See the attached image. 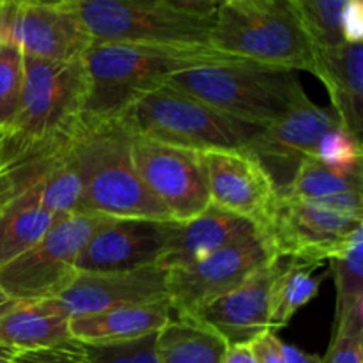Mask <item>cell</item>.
Masks as SVG:
<instances>
[{
    "label": "cell",
    "instance_id": "6da1fadb",
    "mask_svg": "<svg viewBox=\"0 0 363 363\" xmlns=\"http://www.w3.org/2000/svg\"><path fill=\"white\" fill-rule=\"evenodd\" d=\"M89 96L82 57L45 60L23 55L16 116L0 138V170L52 158L73 138Z\"/></svg>",
    "mask_w": 363,
    "mask_h": 363
},
{
    "label": "cell",
    "instance_id": "ffe728a7",
    "mask_svg": "<svg viewBox=\"0 0 363 363\" xmlns=\"http://www.w3.org/2000/svg\"><path fill=\"white\" fill-rule=\"evenodd\" d=\"M172 318L169 300L144 305H124L98 314L73 318L69 332L82 344H116L158 333Z\"/></svg>",
    "mask_w": 363,
    "mask_h": 363
},
{
    "label": "cell",
    "instance_id": "e0dca14e",
    "mask_svg": "<svg viewBox=\"0 0 363 363\" xmlns=\"http://www.w3.org/2000/svg\"><path fill=\"white\" fill-rule=\"evenodd\" d=\"M282 264L284 259H269L240 286L202 308L197 319L218 332L227 344L252 342L269 330V294Z\"/></svg>",
    "mask_w": 363,
    "mask_h": 363
},
{
    "label": "cell",
    "instance_id": "f1b7e54d",
    "mask_svg": "<svg viewBox=\"0 0 363 363\" xmlns=\"http://www.w3.org/2000/svg\"><path fill=\"white\" fill-rule=\"evenodd\" d=\"M23 87V53L13 43H0V130L9 128L16 116Z\"/></svg>",
    "mask_w": 363,
    "mask_h": 363
},
{
    "label": "cell",
    "instance_id": "603a6c76",
    "mask_svg": "<svg viewBox=\"0 0 363 363\" xmlns=\"http://www.w3.org/2000/svg\"><path fill=\"white\" fill-rule=\"evenodd\" d=\"M227 340L197 318H170L156 335L160 363H222Z\"/></svg>",
    "mask_w": 363,
    "mask_h": 363
},
{
    "label": "cell",
    "instance_id": "d4e9b609",
    "mask_svg": "<svg viewBox=\"0 0 363 363\" xmlns=\"http://www.w3.org/2000/svg\"><path fill=\"white\" fill-rule=\"evenodd\" d=\"M340 194H363L362 169H337L315 156L298 167L293 181L277 195L293 199H326Z\"/></svg>",
    "mask_w": 363,
    "mask_h": 363
},
{
    "label": "cell",
    "instance_id": "7402d4cb",
    "mask_svg": "<svg viewBox=\"0 0 363 363\" xmlns=\"http://www.w3.org/2000/svg\"><path fill=\"white\" fill-rule=\"evenodd\" d=\"M39 179L20 191L0 213V268L34 247L55 223L41 204Z\"/></svg>",
    "mask_w": 363,
    "mask_h": 363
},
{
    "label": "cell",
    "instance_id": "ee69618b",
    "mask_svg": "<svg viewBox=\"0 0 363 363\" xmlns=\"http://www.w3.org/2000/svg\"><path fill=\"white\" fill-rule=\"evenodd\" d=\"M0 138H2V130H0Z\"/></svg>",
    "mask_w": 363,
    "mask_h": 363
},
{
    "label": "cell",
    "instance_id": "8d00e7d4",
    "mask_svg": "<svg viewBox=\"0 0 363 363\" xmlns=\"http://www.w3.org/2000/svg\"><path fill=\"white\" fill-rule=\"evenodd\" d=\"M222 363H257V358H255L250 342L229 344Z\"/></svg>",
    "mask_w": 363,
    "mask_h": 363
},
{
    "label": "cell",
    "instance_id": "7c38bea8",
    "mask_svg": "<svg viewBox=\"0 0 363 363\" xmlns=\"http://www.w3.org/2000/svg\"><path fill=\"white\" fill-rule=\"evenodd\" d=\"M174 220L106 218L77 261V273H117L160 266L176 234Z\"/></svg>",
    "mask_w": 363,
    "mask_h": 363
},
{
    "label": "cell",
    "instance_id": "cb8c5ba5",
    "mask_svg": "<svg viewBox=\"0 0 363 363\" xmlns=\"http://www.w3.org/2000/svg\"><path fill=\"white\" fill-rule=\"evenodd\" d=\"M314 269L312 264L284 259L269 294V330L289 325L294 314L318 296L321 279L314 275Z\"/></svg>",
    "mask_w": 363,
    "mask_h": 363
},
{
    "label": "cell",
    "instance_id": "7bdbcfd3",
    "mask_svg": "<svg viewBox=\"0 0 363 363\" xmlns=\"http://www.w3.org/2000/svg\"><path fill=\"white\" fill-rule=\"evenodd\" d=\"M0 43H4V27H2V2H0Z\"/></svg>",
    "mask_w": 363,
    "mask_h": 363
},
{
    "label": "cell",
    "instance_id": "5b68a950",
    "mask_svg": "<svg viewBox=\"0 0 363 363\" xmlns=\"http://www.w3.org/2000/svg\"><path fill=\"white\" fill-rule=\"evenodd\" d=\"M167 82L218 112L259 128L282 119L307 98L298 71L248 60L188 69Z\"/></svg>",
    "mask_w": 363,
    "mask_h": 363
},
{
    "label": "cell",
    "instance_id": "9a60e30c",
    "mask_svg": "<svg viewBox=\"0 0 363 363\" xmlns=\"http://www.w3.org/2000/svg\"><path fill=\"white\" fill-rule=\"evenodd\" d=\"M209 202L261 227L277 199L269 174L247 149L202 152Z\"/></svg>",
    "mask_w": 363,
    "mask_h": 363
},
{
    "label": "cell",
    "instance_id": "60d3db41",
    "mask_svg": "<svg viewBox=\"0 0 363 363\" xmlns=\"http://www.w3.org/2000/svg\"><path fill=\"white\" fill-rule=\"evenodd\" d=\"M4 2H30V4H45V6H64L69 0H4Z\"/></svg>",
    "mask_w": 363,
    "mask_h": 363
},
{
    "label": "cell",
    "instance_id": "ac0fdd59",
    "mask_svg": "<svg viewBox=\"0 0 363 363\" xmlns=\"http://www.w3.org/2000/svg\"><path fill=\"white\" fill-rule=\"evenodd\" d=\"M314 77L330 94L339 123L362 140L363 135V41L315 46Z\"/></svg>",
    "mask_w": 363,
    "mask_h": 363
},
{
    "label": "cell",
    "instance_id": "4316f807",
    "mask_svg": "<svg viewBox=\"0 0 363 363\" xmlns=\"http://www.w3.org/2000/svg\"><path fill=\"white\" fill-rule=\"evenodd\" d=\"M328 262L335 284L333 321H339L363 305V227L354 230L346 247Z\"/></svg>",
    "mask_w": 363,
    "mask_h": 363
},
{
    "label": "cell",
    "instance_id": "b9f144b4",
    "mask_svg": "<svg viewBox=\"0 0 363 363\" xmlns=\"http://www.w3.org/2000/svg\"><path fill=\"white\" fill-rule=\"evenodd\" d=\"M16 353L18 351L13 350V347L0 346V363H9Z\"/></svg>",
    "mask_w": 363,
    "mask_h": 363
},
{
    "label": "cell",
    "instance_id": "d590c367",
    "mask_svg": "<svg viewBox=\"0 0 363 363\" xmlns=\"http://www.w3.org/2000/svg\"><path fill=\"white\" fill-rule=\"evenodd\" d=\"M250 344L255 358H257V363H284L282 340L279 339V335L273 330L261 333Z\"/></svg>",
    "mask_w": 363,
    "mask_h": 363
},
{
    "label": "cell",
    "instance_id": "9c48e42d",
    "mask_svg": "<svg viewBox=\"0 0 363 363\" xmlns=\"http://www.w3.org/2000/svg\"><path fill=\"white\" fill-rule=\"evenodd\" d=\"M108 216L82 213L55 220L32 248L0 268V289L14 301L55 298L77 275V261Z\"/></svg>",
    "mask_w": 363,
    "mask_h": 363
},
{
    "label": "cell",
    "instance_id": "4fadbf2b",
    "mask_svg": "<svg viewBox=\"0 0 363 363\" xmlns=\"http://www.w3.org/2000/svg\"><path fill=\"white\" fill-rule=\"evenodd\" d=\"M339 123L332 106H319L303 98L287 116L262 128L247 151L261 162L277 191L293 181L298 167L315 155L321 138Z\"/></svg>",
    "mask_w": 363,
    "mask_h": 363
},
{
    "label": "cell",
    "instance_id": "30bf717a",
    "mask_svg": "<svg viewBox=\"0 0 363 363\" xmlns=\"http://www.w3.org/2000/svg\"><path fill=\"white\" fill-rule=\"evenodd\" d=\"M273 259L261 233L245 236L229 247L183 268L167 272V293L172 314L197 318L216 298L240 286L247 277Z\"/></svg>",
    "mask_w": 363,
    "mask_h": 363
},
{
    "label": "cell",
    "instance_id": "277c9868",
    "mask_svg": "<svg viewBox=\"0 0 363 363\" xmlns=\"http://www.w3.org/2000/svg\"><path fill=\"white\" fill-rule=\"evenodd\" d=\"M209 46L261 66L314 71L315 45L293 0H227L220 4Z\"/></svg>",
    "mask_w": 363,
    "mask_h": 363
},
{
    "label": "cell",
    "instance_id": "83f0119b",
    "mask_svg": "<svg viewBox=\"0 0 363 363\" xmlns=\"http://www.w3.org/2000/svg\"><path fill=\"white\" fill-rule=\"evenodd\" d=\"M293 4L315 46L344 43L340 18L347 0H293Z\"/></svg>",
    "mask_w": 363,
    "mask_h": 363
},
{
    "label": "cell",
    "instance_id": "52a82bcc",
    "mask_svg": "<svg viewBox=\"0 0 363 363\" xmlns=\"http://www.w3.org/2000/svg\"><path fill=\"white\" fill-rule=\"evenodd\" d=\"M363 194L326 199L277 195L266 222L259 227L273 257L291 259L318 268L335 257L354 230L363 227Z\"/></svg>",
    "mask_w": 363,
    "mask_h": 363
},
{
    "label": "cell",
    "instance_id": "e575fe53",
    "mask_svg": "<svg viewBox=\"0 0 363 363\" xmlns=\"http://www.w3.org/2000/svg\"><path fill=\"white\" fill-rule=\"evenodd\" d=\"M340 30L344 41H363V0H347L340 18Z\"/></svg>",
    "mask_w": 363,
    "mask_h": 363
},
{
    "label": "cell",
    "instance_id": "44dd1931",
    "mask_svg": "<svg viewBox=\"0 0 363 363\" xmlns=\"http://www.w3.org/2000/svg\"><path fill=\"white\" fill-rule=\"evenodd\" d=\"M69 315L48 300L18 301L11 311L0 315V346L16 351L41 350L73 339Z\"/></svg>",
    "mask_w": 363,
    "mask_h": 363
},
{
    "label": "cell",
    "instance_id": "4dcf8cb0",
    "mask_svg": "<svg viewBox=\"0 0 363 363\" xmlns=\"http://www.w3.org/2000/svg\"><path fill=\"white\" fill-rule=\"evenodd\" d=\"M156 335L116 344H82L84 363H160Z\"/></svg>",
    "mask_w": 363,
    "mask_h": 363
},
{
    "label": "cell",
    "instance_id": "2e32d148",
    "mask_svg": "<svg viewBox=\"0 0 363 363\" xmlns=\"http://www.w3.org/2000/svg\"><path fill=\"white\" fill-rule=\"evenodd\" d=\"M52 300L69 319L124 305L156 303L169 300L167 269L149 266L135 272L77 273Z\"/></svg>",
    "mask_w": 363,
    "mask_h": 363
},
{
    "label": "cell",
    "instance_id": "ba28073f",
    "mask_svg": "<svg viewBox=\"0 0 363 363\" xmlns=\"http://www.w3.org/2000/svg\"><path fill=\"white\" fill-rule=\"evenodd\" d=\"M69 9L94 41L209 46L215 11L176 0H69Z\"/></svg>",
    "mask_w": 363,
    "mask_h": 363
},
{
    "label": "cell",
    "instance_id": "8992f818",
    "mask_svg": "<svg viewBox=\"0 0 363 363\" xmlns=\"http://www.w3.org/2000/svg\"><path fill=\"white\" fill-rule=\"evenodd\" d=\"M121 116L140 137L197 152L247 149L262 130L218 112L170 82L142 92Z\"/></svg>",
    "mask_w": 363,
    "mask_h": 363
},
{
    "label": "cell",
    "instance_id": "ab89813d",
    "mask_svg": "<svg viewBox=\"0 0 363 363\" xmlns=\"http://www.w3.org/2000/svg\"><path fill=\"white\" fill-rule=\"evenodd\" d=\"M16 303L18 301H14L13 298H9L2 289H0V315H4L7 311H11Z\"/></svg>",
    "mask_w": 363,
    "mask_h": 363
},
{
    "label": "cell",
    "instance_id": "836d02e7",
    "mask_svg": "<svg viewBox=\"0 0 363 363\" xmlns=\"http://www.w3.org/2000/svg\"><path fill=\"white\" fill-rule=\"evenodd\" d=\"M9 363H84V346L69 339L57 346L18 351Z\"/></svg>",
    "mask_w": 363,
    "mask_h": 363
},
{
    "label": "cell",
    "instance_id": "3957f363",
    "mask_svg": "<svg viewBox=\"0 0 363 363\" xmlns=\"http://www.w3.org/2000/svg\"><path fill=\"white\" fill-rule=\"evenodd\" d=\"M89 77L84 116L116 117L149 89L188 69L241 62L211 46L92 41L82 55Z\"/></svg>",
    "mask_w": 363,
    "mask_h": 363
},
{
    "label": "cell",
    "instance_id": "f546056e",
    "mask_svg": "<svg viewBox=\"0 0 363 363\" xmlns=\"http://www.w3.org/2000/svg\"><path fill=\"white\" fill-rule=\"evenodd\" d=\"M319 363H363V305L333 321L328 351Z\"/></svg>",
    "mask_w": 363,
    "mask_h": 363
},
{
    "label": "cell",
    "instance_id": "7a4b0ae2",
    "mask_svg": "<svg viewBox=\"0 0 363 363\" xmlns=\"http://www.w3.org/2000/svg\"><path fill=\"white\" fill-rule=\"evenodd\" d=\"M133 130L124 116H82L71 140L84 213L110 218L172 220L142 183L133 162Z\"/></svg>",
    "mask_w": 363,
    "mask_h": 363
},
{
    "label": "cell",
    "instance_id": "f35d334b",
    "mask_svg": "<svg viewBox=\"0 0 363 363\" xmlns=\"http://www.w3.org/2000/svg\"><path fill=\"white\" fill-rule=\"evenodd\" d=\"M176 2L183 4V6H188V7H195V9L215 11V9H209L208 4H215V7H218L220 4L227 2V0H176Z\"/></svg>",
    "mask_w": 363,
    "mask_h": 363
},
{
    "label": "cell",
    "instance_id": "d6986e66",
    "mask_svg": "<svg viewBox=\"0 0 363 363\" xmlns=\"http://www.w3.org/2000/svg\"><path fill=\"white\" fill-rule=\"evenodd\" d=\"M257 233L259 227L250 220L209 204L201 215L186 222H177L176 234L160 261V268L169 272L194 264L234 241Z\"/></svg>",
    "mask_w": 363,
    "mask_h": 363
},
{
    "label": "cell",
    "instance_id": "1f68e13d",
    "mask_svg": "<svg viewBox=\"0 0 363 363\" xmlns=\"http://www.w3.org/2000/svg\"><path fill=\"white\" fill-rule=\"evenodd\" d=\"M362 140L347 131L342 124L328 131L315 149V158L337 169H363Z\"/></svg>",
    "mask_w": 363,
    "mask_h": 363
},
{
    "label": "cell",
    "instance_id": "74e56055",
    "mask_svg": "<svg viewBox=\"0 0 363 363\" xmlns=\"http://www.w3.org/2000/svg\"><path fill=\"white\" fill-rule=\"evenodd\" d=\"M282 357L284 363H319L321 357L319 354H308L305 351L298 350L296 346L282 342Z\"/></svg>",
    "mask_w": 363,
    "mask_h": 363
},
{
    "label": "cell",
    "instance_id": "d6a6232c",
    "mask_svg": "<svg viewBox=\"0 0 363 363\" xmlns=\"http://www.w3.org/2000/svg\"><path fill=\"white\" fill-rule=\"evenodd\" d=\"M60 151H62V149H60ZM59 152H57V155H59ZM57 155H53L52 158L21 163V165H14L6 170H0V213L4 211V208H6L20 191H23L25 188L34 184L35 181L45 174L46 167L50 165V162H52Z\"/></svg>",
    "mask_w": 363,
    "mask_h": 363
},
{
    "label": "cell",
    "instance_id": "8fae6325",
    "mask_svg": "<svg viewBox=\"0 0 363 363\" xmlns=\"http://www.w3.org/2000/svg\"><path fill=\"white\" fill-rule=\"evenodd\" d=\"M133 162L142 183L174 222L201 215L209 202L202 152L174 147L133 133Z\"/></svg>",
    "mask_w": 363,
    "mask_h": 363
},
{
    "label": "cell",
    "instance_id": "5bb4252c",
    "mask_svg": "<svg viewBox=\"0 0 363 363\" xmlns=\"http://www.w3.org/2000/svg\"><path fill=\"white\" fill-rule=\"evenodd\" d=\"M2 2L4 41L13 43L27 57L73 60L92 45L82 21L62 6Z\"/></svg>",
    "mask_w": 363,
    "mask_h": 363
},
{
    "label": "cell",
    "instance_id": "484cf974",
    "mask_svg": "<svg viewBox=\"0 0 363 363\" xmlns=\"http://www.w3.org/2000/svg\"><path fill=\"white\" fill-rule=\"evenodd\" d=\"M39 190H41L43 208L55 220L84 213L82 181L71 142L46 167L45 174L39 179Z\"/></svg>",
    "mask_w": 363,
    "mask_h": 363
}]
</instances>
